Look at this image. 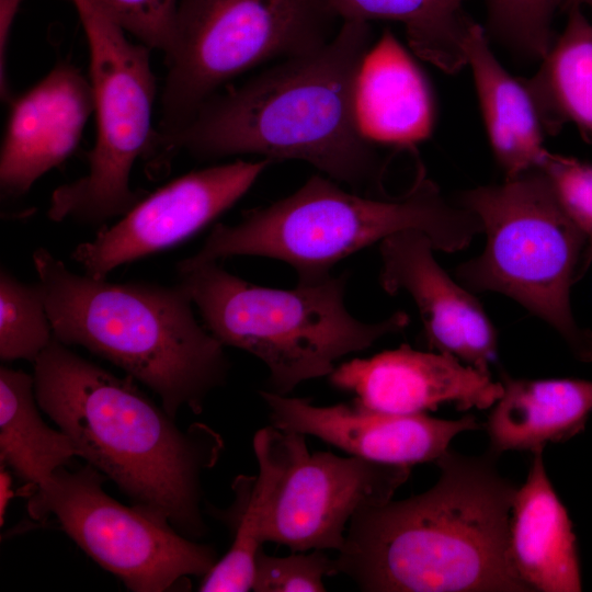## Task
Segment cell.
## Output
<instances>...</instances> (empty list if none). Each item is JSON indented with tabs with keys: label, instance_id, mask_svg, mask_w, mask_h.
<instances>
[{
	"label": "cell",
	"instance_id": "cell-1",
	"mask_svg": "<svg viewBox=\"0 0 592 592\" xmlns=\"http://www.w3.org/2000/svg\"><path fill=\"white\" fill-rule=\"evenodd\" d=\"M373 45L369 22L341 21L323 46L214 94L150 160L148 172L162 174L180 150L200 159L251 153L305 161L338 183L383 194L387 161L357 112L358 79Z\"/></svg>",
	"mask_w": 592,
	"mask_h": 592
},
{
	"label": "cell",
	"instance_id": "cell-2",
	"mask_svg": "<svg viewBox=\"0 0 592 592\" xmlns=\"http://www.w3.org/2000/svg\"><path fill=\"white\" fill-rule=\"evenodd\" d=\"M494 456L448 448L435 460L441 474L431 489L357 512L332 558L333 576L365 592H531L509 551L516 488Z\"/></svg>",
	"mask_w": 592,
	"mask_h": 592
},
{
	"label": "cell",
	"instance_id": "cell-3",
	"mask_svg": "<svg viewBox=\"0 0 592 592\" xmlns=\"http://www.w3.org/2000/svg\"><path fill=\"white\" fill-rule=\"evenodd\" d=\"M33 376L38 407L132 505L191 539L206 534L201 478L221 455L219 433L201 422L179 429L133 377H117L55 337Z\"/></svg>",
	"mask_w": 592,
	"mask_h": 592
},
{
	"label": "cell",
	"instance_id": "cell-4",
	"mask_svg": "<svg viewBox=\"0 0 592 592\" xmlns=\"http://www.w3.org/2000/svg\"><path fill=\"white\" fill-rule=\"evenodd\" d=\"M33 263L54 337L147 386L172 418L182 408L201 413L207 396L225 384V346L197 322L181 283L117 284L79 275L44 248L34 251Z\"/></svg>",
	"mask_w": 592,
	"mask_h": 592
},
{
	"label": "cell",
	"instance_id": "cell-5",
	"mask_svg": "<svg viewBox=\"0 0 592 592\" xmlns=\"http://www.w3.org/2000/svg\"><path fill=\"white\" fill-rule=\"evenodd\" d=\"M408 230L425 234L435 250L456 252L482 232L479 218L453 205L419 164L412 185L398 197H368L345 191L319 174L266 207L243 213L240 223L217 224L202 248L178 263L179 273L235 255L283 261L300 284L331 276L344 258Z\"/></svg>",
	"mask_w": 592,
	"mask_h": 592
},
{
	"label": "cell",
	"instance_id": "cell-6",
	"mask_svg": "<svg viewBox=\"0 0 592 592\" xmlns=\"http://www.w3.org/2000/svg\"><path fill=\"white\" fill-rule=\"evenodd\" d=\"M205 328L224 345L247 351L269 371V390L287 395L300 383L329 376L335 363L401 332L409 316L379 322L353 317L344 304L348 273L281 289L247 282L210 262L181 273Z\"/></svg>",
	"mask_w": 592,
	"mask_h": 592
},
{
	"label": "cell",
	"instance_id": "cell-7",
	"mask_svg": "<svg viewBox=\"0 0 592 592\" xmlns=\"http://www.w3.org/2000/svg\"><path fill=\"white\" fill-rule=\"evenodd\" d=\"M457 204L486 235L483 251L456 270L473 292L503 294L553 327L577 357L592 361V332L578 326L570 304L584 237L536 168L498 185L465 191Z\"/></svg>",
	"mask_w": 592,
	"mask_h": 592
},
{
	"label": "cell",
	"instance_id": "cell-8",
	"mask_svg": "<svg viewBox=\"0 0 592 592\" xmlns=\"http://www.w3.org/2000/svg\"><path fill=\"white\" fill-rule=\"evenodd\" d=\"M335 19L325 0H178L149 158L229 80L323 46Z\"/></svg>",
	"mask_w": 592,
	"mask_h": 592
},
{
	"label": "cell",
	"instance_id": "cell-9",
	"mask_svg": "<svg viewBox=\"0 0 592 592\" xmlns=\"http://www.w3.org/2000/svg\"><path fill=\"white\" fill-rule=\"evenodd\" d=\"M72 2L89 45L96 138L87 174L53 192L47 215L54 221L102 224L124 216L147 195L130 186V173L156 135V80L148 46L129 41L90 1Z\"/></svg>",
	"mask_w": 592,
	"mask_h": 592
},
{
	"label": "cell",
	"instance_id": "cell-10",
	"mask_svg": "<svg viewBox=\"0 0 592 592\" xmlns=\"http://www.w3.org/2000/svg\"><path fill=\"white\" fill-rule=\"evenodd\" d=\"M263 496L261 537L292 551H339L360 511L390 501L411 467L331 452L310 453L306 435L274 425L252 440Z\"/></svg>",
	"mask_w": 592,
	"mask_h": 592
},
{
	"label": "cell",
	"instance_id": "cell-11",
	"mask_svg": "<svg viewBox=\"0 0 592 592\" xmlns=\"http://www.w3.org/2000/svg\"><path fill=\"white\" fill-rule=\"evenodd\" d=\"M107 478L90 464L58 468L27 490L35 520L54 516L59 527L99 566L134 592H166L189 585L216 563L212 546L183 536L168 521L126 506L103 489Z\"/></svg>",
	"mask_w": 592,
	"mask_h": 592
},
{
	"label": "cell",
	"instance_id": "cell-12",
	"mask_svg": "<svg viewBox=\"0 0 592 592\" xmlns=\"http://www.w3.org/2000/svg\"><path fill=\"white\" fill-rule=\"evenodd\" d=\"M272 163L236 160L186 173L150 195L71 258L86 274L106 278L115 267L190 238L237 203Z\"/></svg>",
	"mask_w": 592,
	"mask_h": 592
},
{
	"label": "cell",
	"instance_id": "cell-13",
	"mask_svg": "<svg viewBox=\"0 0 592 592\" xmlns=\"http://www.w3.org/2000/svg\"><path fill=\"white\" fill-rule=\"evenodd\" d=\"M272 425L315 436L351 456L388 465L434 462L462 432L480 428L467 414L444 420L420 414H396L352 403L318 407L311 399L261 391Z\"/></svg>",
	"mask_w": 592,
	"mask_h": 592
},
{
	"label": "cell",
	"instance_id": "cell-14",
	"mask_svg": "<svg viewBox=\"0 0 592 592\" xmlns=\"http://www.w3.org/2000/svg\"><path fill=\"white\" fill-rule=\"evenodd\" d=\"M431 239L421 231L391 235L379 246V282L385 292L413 299L428 345L489 373L497 354V332L482 305L436 262Z\"/></svg>",
	"mask_w": 592,
	"mask_h": 592
},
{
	"label": "cell",
	"instance_id": "cell-15",
	"mask_svg": "<svg viewBox=\"0 0 592 592\" xmlns=\"http://www.w3.org/2000/svg\"><path fill=\"white\" fill-rule=\"evenodd\" d=\"M357 405L380 412L420 414L453 403L458 410L488 409L503 392L490 373L441 352L400 345L368 358L344 362L329 375Z\"/></svg>",
	"mask_w": 592,
	"mask_h": 592
},
{
	"label": "cell",
	"instance_id": "cell-16",
	"mask_svg": "<svg viewBox=\"0 0 592 592\" xmlns=\"http://www.w3.org/2000/svg\"><path fill=\"white\" fill-rule=\"evenodd\" d=\"M10 104L0 186L4 194L20 196L76 150L94 112V93L90 79L62 61Z\"/></svg>",
	"mask_w": 592,
	"mask_h": 592
},
{
	"label": "cell",
	"instance_id": "cell-17",
	"mask_svg": "<svg viewBox=\"0 0 592 592\" xmlns=\"http://www.w3.org/2000/svg\"><path fill=\"white\" fill-rule=\"evenodd\" d=\"M526 481L514 493L509 534L512 565L530 591L579 592L581 572L572 524L545 469L532 453Z\"/></svg>",
	"mask_w": 592,
	"mask_h": 592
},
{
	"label": "cell",
	"instance_id": "cell-18",
	"mask_svg": "<svg viewBox=\"0 0 592 592\" xmlns=\"http://www.w3.org/2000/svg\"><path fill=\"white\" fill-rule=\"evenodd\" d=\"M490 147L505 180L538 168L549 152L536 106L522 78L509 73L490 48L480 24L473 22L465 43Z\"/></svg>",
	"mask_w": 592,
	"mask_h": 592
},
{
	"label": "cell",
	"instance_id": "cell-19",
	"mask_svg": "<svg viewBox=\"0 0 592 592\" xmlns=\"http://www.w3.org/2000/svg\"><path fill=\"white\" fill-rule=\"evenodd\" d=\"M503 392L485 424L490 452L544 449L584 429L592 412V382L576 378L526 379L501 375Z\"/></svg>",
	"mask_w": 592,
	"mask_h": 592
},
{
	"label": "cell",
	"instance_id": "cell-20",
	"mask_svg": "<svg viewBox=\"0 0 592 592\" xmlns=\"http://www.w3.org/2000/svg\"><path fill=\"white\" fill-rule=\"evenodd\" d=\"M357 112L364 134L376 144L409 146L432 130L434 101L429 83L389 30L363 65Z\"/></svg>",
	"mask_w": 592,
	"mask_h": 592
},
{
	"label": "cell",
	"instance_id": "cell-21",
	"mask_svg": "<svg viewBox=\"0 0 592 592\" xmlns=\"http://www.w3.org/2000/svg\"><path fill=\"white\" fill-rule=\"evenodd\" d=\"M563 31L555 37L537 71L522 78L544 130L556 135L568 123L592 137V22L579 4L565 9Z\"/></svg>",
	"mask_w": 592,
	"mask_h": 592
},
{
	"label": "cell",
	"instance_id": "cell-22",
	"mask_svg": "<svg viewBox=\"0 0 592 592\" xmlns=\"http://www.w3.org/2000/svg\"><path fill=\"white\" fill-rule=\"evenodd\" d=\"M37 406L34 376L1 366L0 459L25 482L23 494L78 456L70 439L43 421Z\"/></svg>",
	"mask_w": 592,
	"mask_h": 592
},
{
	"label": "cell",
	"instance_id": "cell-23",
	"mask_svg": "<svg viewBox=\"0 0 592 592\" xmlns=\"http://www.w3.org/2000/svg\"><path fill=\"white\" fill-rule=\"evenodd\" d=\"M344 20H385L403 25L409 46L446 73L466 66L465 43L473 24L464 0H325Z\"/></svg>",
	"mask_w": 592,
	"mask_h": 592
},
{
	"label": "cell",
	"instance_id": "cell-24",
	"mask_svg": "<svg viewBox=\"0 0 592 592\" xmlns=\"http://www.w3.org/2000/svg\"><path fill=\"white\" fill-rule=\"evenodd\" d=\"M232 490L236 497L228 520L234 528V540L225 556L203 577L201 592L252 590L255 559L264 544L261 537L263 497L257 476L237 477Z\"/></svg>",
	"mask_w": 592,
	"mask_h": 592
},
{
	"label": "cell",
	"instance_id": "cell-25",
	"mask_svg": "<svg viewBox=\"0 0 592 592\" xmlns=\"http://www.w3.org/2000/svg\"><path fill=\"white\" fill-rule=\"evenodd\" d=\"M54 338L38 282L26 284L0 272V357L35 362Z\"/></svg>",
	"mask_w": 592,
	"mask_h": 592
},
{
	"label": "cell",
	"instance_id": "cell-26",
	"mask_svg": "<svg viewBox=\"0 0 592 592\" xmlns=\"http://www.w3.org/2000/svg\"><path fill=\"white\" fill-rule=\"evenodd\" d=\"M567 0H485L486 33L514 56L542 60L555 35L553 21Z\"/></svg>",
	"mask_w": 592,
	"mask_h": 592
},
{
	"label": "cell",
	"instance_id": "cell-27",
	"mask_svg": "<svg viewBox=\"0 0 592 592\" xmlns=\"http://www.w3.org/2000/svg\"><path fill=\"white\" fill-rule=\"evenodd\" d=\"M560 206L584 237L577 281L592 265V163L548 152L538 167Z\"/></svg>",
	"mask_w": 592,
	"mask_h": 592
},
{
	"label": "cell",
	"instance_id": "cell-28",
	"mask_svg": "<svg viewBox=\"0 0 592 592\" xmlns=\"http://www.w3.org/2000/svg\"><path fill=\"white\" fill-rule=\"evenodd\" d=\"M333 576L332 558L321 549L269 556L263 548L255 559L252 590L255 592H323L325 577Z\"/></svg>",
	"mask_w": 592,
	"mask_h": 592
},
{
	"label": "cell",
	"instance_id": "cell-29",
	"mask_svg": "<svg viewBox=\"0 0 592 592\" xmlns=\"http://www.w3.org/2000/svg\"><path fill=\"white\" fill-rule=\"evenodd\" d=\"M150 49L168 53L178 0H88Z\"/></svg>",
	"mask_w": 592,
	"mask_h": 592
},
{
	"label": "cell",
	"instance_id": "cell-30",
	"mask_svg": "<svg viewBox=\"0 0 592 592\" xmlns=\"http://www.w3.org/2000/svg\"><path fill=\"white\" fill-rule=\"evenodd\" d=\"M22 0H0V93L1 99L11 102L7 72L8 44L11 29Z\"/></svg>",
	"mask_w": 592,
	"mask_h": 592
},
{
	"label": "cell",
	"instance_id": "cell-31",
	"mask_svg": "<svg viewBox=\"0 0 592 592\" xmlns=\"http://www.w3.org/2000/svg\"><path fill=\"white\" fill-rule=\"evenodd\" d=\"M13 489H12V479L7 470V466L1 464L0 469V521L1 525H3V520L5 517L7 509L10 499L13 497Z\"/></svg>",
	"mask_w": 592,
	"mask_h": 592
},
{
	"label": "cell",
	"instance_id": "cell-32",
	"mask_svg": "<svg viewBox=\"0 0 592 592\" xmlns=\"http://www.w3.org/2000/svg\"><path fill=\"white\" fill-rule=\"evenodd\" d=\"M572 3L579 4V5H581V7L587 5V7H589V8L592 9V0H567V2H566V4H565L563 9H565L568 4H572Z\"/></svg>",
	"mask_w": 592,
	"mask_h": 592
}]
</instances>
